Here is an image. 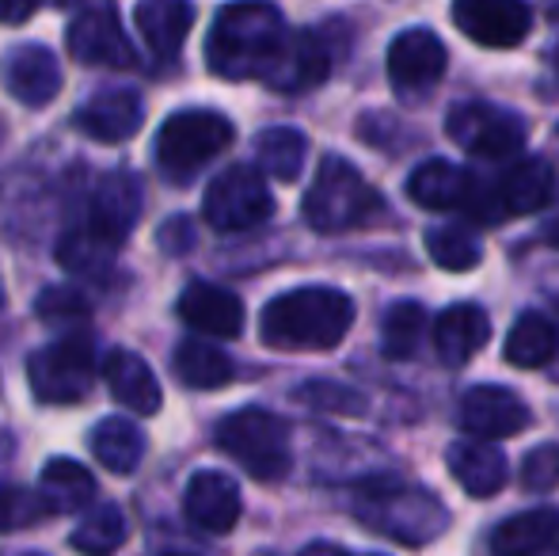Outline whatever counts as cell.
<instances>
[{"mask_svg":"<svg viewBox=\"0 0 559 556\" xmlns=\"http://www.w3.org/2000/svg\"><path fill=\"white\" fill-rule=\"evenodd\" d=\"M286 43V15L274 0H236L214 15L206 38V66L222 81H266Z\"/></svg>","mask_w":559,"mask_h":556,"instance_id":"obj_1","label":"cell"},{"mask_svg":"<svg viewBox=\"0 0 559 556\" xmlns=\"http://www.w3.org/2000/svg\"><path fill=\"white\" fill-rule=\"evenodd\" d=\"M354 324V301L335 286H297L263 305L259 335L274 351H332Z\"/></svg>","mask_w":559,"mask_h":556,"instance_id":"obj_2","label":"cell"},{"mask_svg":"<svg viewBox=\"0 0 559 556\" xmlns=\"http://www.w3.org/2000/svg\"><path fill=\"white\" fill-rule=\"evenodd\" d=\"M350 511L361 527L400 545H427L449 527V507L442 499L423 484L400 481V476H373L358 484Z\"/></svg>","mask_w":559,"mask_h":556,"instance_id":"obj_3","label":"cell"},{"mask_svg":"<svg viewBox=\"0 0 559 556\" xmlns=\"http://www.w3.org/2000/svg\"><path fill=\"white\" fill-rule=\"evenodd\" d=\"M305 222L317 233H346L361 229L373 217L384 214V199L350 161L343 156H324L312 187L301 202Z\"/></svg>","mask_w":559,"mask_h":556,"instance_id":"obj_4","label":"cell"},{"mask_svg":"<svg viewBox=\"0 0 559 556\" xmlns=\"http://www.w3.org/2000/svg\"><path fill=\"white\" fill-rule=\"evenodd\" d=\"M236 130L225 115L206 107H187L164 119L156 134V168L171 184H191L214 156H222L233 145Z\"/></svg>","mask_w":559,"mask_h":556,"instance_id":"obj_5","label":"cell"},{"mask_svg":"<svg viewBox=\"0 0 559 556\" xmlns=\"http://www.w3.org/2000/svg\"><path fill=\"white\" fill-rule=\"evenodd\" d=\"M217 446L222 453L243 465V473L263 484H274L289 473L294 450H289V423L266 409H240L217 423Z\"/></svg>","mask_w":559,"mask_h":556,"instance_id":"obj_6","label":"cell"},{"mask_svg":"<svg viewBox=\"0 0 559 556\" xmlns=\"http://www.w3.org/2000/svg\"><path fill=\"white\" fill-rule=\"evenodd\" d=\"M31 393L43 404H76L96 386V347L88 335H66L27 358Z\"/></svg>","mask_w":559,"mask_h":556,"instance_id":"obj_7","label":"cell"},{"mask_svg":"<svg viewBox=\"0 0 559 556\" xmlns=\"http://www.w3.org/2000/svg\"><path fill=\"white\" fill-rule=\"evenodd\" d=\"M445 134L453 138V145H461L468 156L479 161H507L518 156L530 141V122L518 111L487 99H468L456 104L445 119Z\"/></svg>","mask_w":559,"mask_h":556,"instance_id":"obj_8","label":"cell"},{"mask_svg":"<svg viewBox=\"0 0 559 556\" xmlns=\"http://www.w3.org/2000/svg\"><path fill=\"white\" fill-rule=\"evenodd\" d=\"M274 214V194L266 191V179L251 164H233L214 184L206 187L202 199V217L217 233H240L255 229Z\"/></svg>","mask_w":559,"mask_h":556,"instance_id":"obj_9","label":"cell"},{"mask_svg":"<svg viewBox=\"0 0 559 556\" xmlns=\"http://www.w3.org/2000/svg\"><path fill=\"white\" fill-rule=\"evenodd\" d=\"M445 43L427 27L400 31L389 46V81L400 96H423L445 76Z\"/></svg>","mask_w":559,"mask_h":556,"instance_id":"obj_10","label":"cell"},{"mask_svg":"<svg viewBox=\"0 0 559 556\" xmlns=\"http://www.w3.org/2000/svg\"><path fill=\"white\" fill-rule=\"evenodd\" d=\"M453 23L479 46L510 50L533 31L530 0H453Z\"/></svg>","mask_w":559,"mask_h":556,"instance_id":"obj_11","label":"cell"},{"mask_svg":"<svg viewBox=\"0 0 559 556\" xmlns=\"http://www.w3.org/2000/svg\"><path fill=\"white\" fill-rule=\"evenodd\" d=\"M141 210H145V184L133 171H111L99 179V187L92 191L88 202V229L96 237H104L107 245L122 248L126 237L138 225Z\"/></svg>","mask_w":559,"mask_h":556,"instance_id":"obj_12","label":"cell"},{"mask_svg":"<svg viewBox=\"0 0 559 556\" xmlns=\"http://www.w3.org/2000/svg\"><path fill=\"white\" fill-rule=\"evenodd\" d=\"M66 46L84 66H107V69H130L138 61V50L126 38L122 23L111 8H84L66 31Z\"/></svg>","mask_w":559,"mask_h":556,"instance_id":"obj_13","label":"cell"},{"mask_svg":"<svg viewBox=\"0 0 559 556\" xmlns=\"http://www.w3.org/2000/svg\"><path fill=\"white\" fill-rule=\"evenodd\" d=\"M533 423L518 393L502 386H476L461 397V427L476 438H510Z\"/></svg>","mask_w":559,"mask_h":556,"instance_id":"obj_14","label":"cell"},{"mask_svg":"<svg viewBox=\"0 0 559 556\" xmlns=\"http://www.w3.org/2000/svg\"><path fill=\"white\" fill-rule=\"evenodd\" d=\"M183 514L202 534H228L240 519V488L233 476L217 469H202L183 492Z\"/></svg>","mask_w":559,"mask_h":556,"instance_id":"obj_15","label":"cell"},{"mask_svg":"<svg viewBox=\"0 0 559 556\" xmlns=\"http://www.w3.org/2000/svg\"><path fill=\"white\" fill-rule=\"evenodd\" d=\"M176 312L187 328L214 335V340H233L243 332V301L233 289L214 286V282H187Z\"/></svg>","mask_w":559,"mask_h":556,"instance_id":"obj_16","label":"cell"},{"mask_svg":"<svg viewBox=\"0 0 559 556\" xmlns=\"http://www.w3.org/2000/svg\"><path fill=\"white\" fill-rule=\"evenodd\" d=\"M76 130H84L92 141H104V145H115V141H130L145 122V99L133 88H107L96 92L84 107H76L73 115Z\"/></svg>","mask_w":559,"mask_h":556,"instance_id":"obj_17","label":"cell"},{"mask_svg":"<svg viewBox=\"0 0 559 556\" xmlns=\"http://www.w3.org/2000/svg\"><path fill=\"white\" fill-rule=\"evenodd\" d=\"M4 88L12 92V99H20L23 107H46L61 92V66L53 58V50L31 43L15 46L4 58Z\"/></svg>","mask_w":559,"mask_h":556,"instance_id":"obj_18","label":"cell"},{"mask_svg":"<svg viewBox=\"0 0 559 556\" xmlns=\"http://www.w3.org/2000/svg\"><path fill=\"white\" fill-rule=\"evenodd\" d=\"M449 476L461 484L468 496L491 499L507 484V453L495 446V438H468V442H453L445 453Z\"/></svg>","mask_w":559,"mask_h":556,"instance_id":"obj_19","label":"cell"},{"mask_svg":"<svg viewBox=\"0 0 559 556\" xmlns=\"http://www.w3.org/2000/svg\"><path fill=\"white\" fill-rule=\"evenodd\" d=\"M328 73H332L328 38L320 31H301V35H289L278 66L266 73V84L274 92H309L317 84H324Z\"/></svg>","mask_w":559,"mask_h":556,"instance_id":"obj_20","label":"cell"},{"mask_svg":"<svg viewBox=\"0 0 559 556\" xmlns=\"http://www.w3.org/2000/svg\"><path fill=\"white\" fill-rule=\"evenodd\" d=\"M491 340V320L476 301L449 305L442 317L435 320V351L445 366H464L484 351Z\"/></svg>","mask_w":559,"mask_h":556,"instance_id":"obj_21","label":"cell"},{"mask_svg":"<svg viewBox=\"0 0 559 556\" xmlns=\"http://www.w3.org/2000/svg\"><path fill=\"white\" fill-rule=\"evenodd\" d=\"M499 214H537L556 199V168L545 156H525L502 176L499 184Z\"/></svg>","mask_w":559,"mask_h":556,"instance_id":"obj_22","label":"cell"},{"mask_svg":"<svg viewBox=\"0 0 559 556\" xmlns=\"http://www.w3.org/2000/svg\"><path fill=\"white\" fill-rule=\"evenodd\" d=\"M133 20L156 58H176L194 27V4L191 0H141Z\"/></svg>","mask_w":559,"mask_h":556,"instance_id":"obj_23","label":"cell"},{"mask_svg":"<svg viewBox=\"0 0 559 556\" xmlns=\"http://www.w3.org/2000/svg\"><path fill=\"white\" fill-rule=\"evenodd\" d=\"M104 374L118 404H126V409L138 412V416H156V412H160V401H164L160 381L148 370L145 358H138L133 351H111Z\"/></svg>","mask_w":559,"mask_h":556,"instance_id":"obj_24","label":"cell"},{"mask_svg":"<svg viewBox=\"0 0 559 556\" xmlns=\"http://www.w3.org/2000/svg\"><path fill=\"white\" fill-rule=\"evenodd\" d=\"M38 496L50 507V514H76L96 499V476L73 458H53L46 461L43 476H38Z\"/></svg>","mask_w":559,"mask_h":556,"instance_id":"obj_25","label":"cell"},{"mask_svg":"<svg viewBox=\"0 0 559 556\" xmlns=\"http://www.w3.org/2000/svg\"><path fill=\"white\" fill-rule=\"evenodd\" d=\"M407 194L423 210H456L472 199V179L449 161H423L407 179Z\"/></svg>","mask_w":559,"mask_h":556,"instance_id":"obj_26","label":"cell"},{"mask_svg":"<svg viewBox=\"0 0 559 556\" xmlns=\"http://www.w3.org/2000/svg\"><path fill=\"white\" fill-rule=\"evenodd\" d=\"M145 435H141L138 423L130 419H104L92 427L88 435V450L92 458L99 461L104 469H111L118 476H130L133 469L141 465V458H145Z\"/></svg>","mask_w":559,"mask_h":556,"instance_id":"obj_27","label":"cell"},{"mask_svg":"<svg viewBox=\"0 0 559 556\" xmlns=\"http://www.w3.org/2000/svg\"><path fill=\"white\" fill-rule=\"evenodd\" d=\"M556 542H559V511L556 507H537V511L514 514V519H507L491 534V549L502 553V556L540 553Z\"/></svg>","mask_w":559,"mask_h":556,"instance_id":"obj_28","label":"cell"},{"mask_svg":"<svg viewBox=\"0 0 559 556\" xmlns=\"http://www.w3.org/2000/svg\"><path fill=\"white\" fill-rule=\"evenodd\" d=\"M559 351V332L548 317L540 312H525V317L514 320L507 335V363L522 366V370H540L556 358Z\"/></svg>","mask_w":559,"mask_h":556,"instance_id":"obj_29","label":"cell"},{"mask_svg":"<svg viewBox=\"0 0 559 556\" xmlns=\"http://www.w3.org/2000/svg\"><path fill=\"white\" fill-rule=\"evenodd\" d=\"M176 374L191 389H222L233 381V358L206 340H183L176 347Z\"/></svg>","mask_w":559,"mask_h":556,"instance_id":"obj_30","label":"cell"},{"mask_svg":"<svg viewBox=\"0 0 559 556\" xmlns=\"http://www.w3.org/2000/svg\"><path fill=\"white\" fill-rule=\"evenodd\" d=\"M305 156H309V141L301 130L294 127H271L255 138V161L266 176L282 179V184H294L305 168Z\"/></svg>","mask_w":559,"mask_h":556,"instance_id":"obj_31","label":"cell"},{"mask_svg":"<svg viewBox=\"0 0 559 556\" xmlns=\"http://www.w3.org/2000/svg\"><path fill=\"white\" fill-rule=\"evenodd\" d=\"M115 245H107L104 237L84 225V229H69L58 240V263L76 279H107L115 268Z\"/></svg>","mask_w":559,"mask_h":556,"instance_id":"obj_32","label":"cell"},{"mask_svg":"<svg viewBox=\"0 0 559 556\" xmlns=\"http://www.w3.org/2000/svg\"><path fill=\"white\" fill-rule=\"evenodd\" d=\"M427 332V309L419 301H396L381 320V355L412 358Z\"/></svg>","mask_w":559,"mask_h":556,"instance_id":"obj_33","label":"cell"},{"mask_svg":"<svg viewBox=\"0 0 559 556\" xmlns=\"http://www.w3.org/2000/svg\"><path fill=\"white\" fill-rule=\"evenodd\" d=\"M427 256L438 263L442 271H472L484 260V245L472 229L464 225H438V229H427Z\"/></svg>","mask_w":559,"mask_h":556,"instance_id":"obj_34","label":"cell"},{"mask_svg":"<svg viewBox=\"0 0 559 556\" xmlns=\"http://www.w3.org/2000/svg\"><path fill=\"white\" fill-rule=\"evenodd\" d=\"M126 514L118 511L115 504H99L92 507L88 514L81 519V527L69 534V545L81 553H115L126 545Z\"/></svg>","mask_w":559,"mask_h":556,"instance_id":"obj_35","label":"cell"},{"mask_svg":"<svg viewBox=\"0 0 559 556\" xmlns=\"http://www.w3.org/2000/svg\"><path fill=\"white\" fill-rule=\"evenodd\" d=\"M35 312H38V320L50 328H73L92 317V305H88V297L73 286H46L43 294L35 297Z\"/></svg>","mask_w":559,"mask_h":556,"instance_id":"obj_36","label":"cell"},{"mask_svg":"<svg viewBox=\"0 0 559 556\" xmlns=\"http://www.w3.org/2000/svg\"><path fill=\"white\" fill-rule=\"evenodd\" d=\"M50 514V507L43 504L38 492L15 488V484H0V534L12 530H31Z\"/></svg>","mask_w":559,"mask_h":556,"instance_id":"obj_37","label":"cell"},{"mask_svg":"<svg viewBox=\"0 0 559 556\" xmlns=\"http://www.w3.org/2000/svg\"><path fill=\"white\" fill-rule=\"evenodd\" d=\"M294 397L301 404H309V409L338 412V416H361L366 412V397L358 389L343 386V381H305Z\"/></svg>","mask_w":559,"mask_h":556,"instance_id":"obj_38","label":"cell"},{"mask_svg":"<svg viewBox=\"0 0 559 556\" xmlns=\"http://www.w3.org/2000/svg\"><path fill=\"white\" fill-rule=\"evenodd\" d=\"M522 488L525 492H552L559 488V446L545 442L525 453L522 461Z\"/></svg>","mask_w":559,"mask_h":556,"instance_id":"obj_39","label":"cell"},{"mask_svg":"<svg viewBox=\"0 0 559 556\" xmlns=\"http://www.w3.org/2000/svg\"><path fill=\"white\" fill-rule=\"evenodd\" d=\"M156 240H160V248H164V252H171V256L187 252V248L194 245L191 222H187V217H168V225L156 233Z\"/></svg>","mask_w":559,"mask_h":556,"instance_id":"obj_40","label":"cell"},{"mask_svg":"<svg viewBox=\"0 0 559 556\" xmlns=\"http://www.w3.org/2000/svg\"><path fill=\"white\" fill-rule=\"evenodd\" d=\"M38 4L43 0H0V23L4 27H20V23H27L38 12Z\"/></svg>","mask_w":559,"mask_h":556,"instance_id":"obj_41","label":"cell"},{"mask_svg":"<svg viewBox=\"0 0 559 556\" xmlns=\"http://www.w3.org/2000/svg\"><path fill=\"white\" fill-rule=\"evenodd\" d=\"M540 237H545L548 245H556V248H559V206H556V214L545 222V229H540Z\"/></svg>","mask_w":559,"mask_h":556,"instance_id":"obj_42","label":"cell"},{"mask_svg":"<svg viewBox=\"0 0 559 556\" xmlns=\"http://www.w3.org/2000/svg\"><path fill=\"white\" fill-rule=\"evenodd\" d=\"M552 73H556V81H559V46H556V54H552Z\"/></svg>","mask_w":559,"mask_h":556,"instance_id":"obj_43","label":"cell"},{"mask_svg":"<svg viewBox=\"0 0 559 556\" xmlns=\"http://www.w3.org/2000/svg\"><path fill=\"white\" fill-rule=\"evenodd\" d=\"M0 309H4V282H0Z\"/></svg>","mask_w":559,"mask_h":556,"instance_id":"obj_44","label":"cell"}]
</instances>
